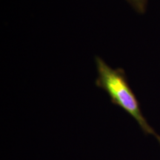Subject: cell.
Here are the masks:
<instances>
[{
  "label": "cell",
  "mask_w": 160,
  "mask_h": 160,
  "mask_svg": "<svg viewBox=\"0 0 160 160\" xmlns=\"http://www.w3.org/2000/svg\"><path fill=\"white\" fill-rule=\"evenodd\" d=\"M95 64L97 71L96 85L108 95L112 103L133 117L144 133L153 136L160 143V136L142 113L139 101L129 85L125 71L122 68H113L98 56L95 57Z\"/></svg>",
  "instance_id": "obj_1"
},
{
  "label": "cell",
  "mask_w": 160,
  "mask_h": 160,
  "mask_svg": "<svg viewBox=\"0 0 160 160\" xmlns=\"http://www.w3.org/2000/svg\"><path fill=\"white\" fill-rule=\"evenodd\" d=\"M139 13H144L147 8L148 0H126Z\"/></svg>",
  "instance_id": "obj_2"
}]
</instances>
